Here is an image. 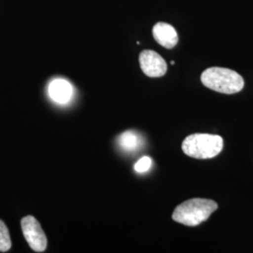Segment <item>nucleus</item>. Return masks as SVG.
I'll use <instances>...</instances> for the list:
<instances>
[{
	"instance_id": "f257e3e1",
	"label": "nucleus",
	"mask_w": 253,
	"mask_h": 253,
	"mask_svg": "<svg viewBox=\"0 0 253 253\" xmlns=\"http://www.w3.org/2000/svg\"><path fill=\"white\" fill-rule=\"evenodd\" d=\"M217 208L215 201L202 198L188 200L177 206L172 212V219L187 226H197L208 220Z\"/></svg>"
},
{
	"instance_id": "f03ea898",
	"label": "nucleus",
	"mask_w": 253,
	"mask_h": 253,
	"mask_svg": "<svg viewBox=\"0 0 253 253\" xmlns=\"http://www.w3.org/2000/svg\"><path fill=\"white\" fill-rule=\"evenodd\" d=\"M205 86L222 94H235L243 89L244 80L240 74L225 68L213 67L201 75Z\"/></svg>"
},
{
	"instance_id": "7ed1b4c3",
	"label": "nucleus",
	"mask_w": 253,
	"mask_h": 253,
	"mask_svg": "<svg viewBox=\"0 0 253 253\" xmlns=\"http://www.w3.org/2000/svg\"><path fill=\"white\" fill-rule=\"evenodd\" d=\"M223 148V139L218 135L195 133L187 136L182 143V150L187 156L206 160L217 156Z\"/></svg>"
},
{
	"instance_id": "20e7f679",
	"label": "nucleus",
	"mask_w": 253,
	"mask_h": 253,
	"mask_svg": "<svg viewBox=\"0 0 253 253\" xmlns=\"http://www.w3.org/2000/svg\"><path fill=\"white\" fill-rule=\"evenodd\" d=\"M21 226L30 248L36 253H43L47 248V238L40 222L32 216L23 217Z\"/></svg>"
},
{
	"instance_id": "39448f33",
	"label": "nucleus",
	"mask_w": 253,
	"mask_h": 253,
	"mask_svg": "<svg viewBox=\"0 0 253 253\" xmlns=\"http://www.w3.org/2000/svg\"><path fill=\"white\" fill-rule=\"evenodd\" d=\"M139 62L146 76L157 78L167 73V64L163 57L151 50L143 51L139 56Z\"/></svg>"
},
{
	"instance_id": "423d86ee",
	"label": "nucleus",
	"mask_w": 253,
	"mask_h": 253,
	"mask_svg": "<svg viewBox=\"0 0 253 253\" xmlns=\"http://www.w3.org/2000/svg\"><path fill=\"white\" fill-rule=\"evenodd\" d=\"M152 32L156 42L167 49H172L178 42V35L176 30L167 23H157L154 26Z\"/></svg>"
},
{
	"instance_id": "0eeeda50",
	"label": "nucleus",
	"mask_w": 253,
	"mask_h": 253,
	"mask_svg": "<svg viewBox=\"0 0 253 253\" xmlns=\"http://www.w3.org/2000/svg\"><path fill=\"white\" fill-rule=\"evenodd\" d=\"M48 90L51 99L58 104H67L73 98V85L64 79H54L51 82Z\"/></svg>"
},
{
	"instance_id": "6e6552de",
	"label": "nucleus",
	"mask_w": 253,
	"mask_h": 253,
	"mask_svg": "<svg viewBox=\"0 0 253 253\" xmlns=\"http://www.w3.org/2000/svg\"><path fill=\"white\" fill-rule=\"evenodd\" d=\"M118 144L126 151H134L141 145V139L135 131L127 130L119 136Z\"/></svg>"
},
{
	"instance_id": "1a4fd4ad",
	"label": "nucleus",
	"mask_w": 253,
	"mask_h": 253,
	"mask_svg": "<svg viewBox=\"0 0 253 253\" xmlns=\"http://www.w3.org/2000/svg\"><path fill=\"white\" fill-rule=\"evenodd\" d=\"M11 248V240L6 224L0 219V252L6 253Z\"/></svg>"
},
{
	"instance_id": "9d476101",
	"label": "nucleus",
	"mask_w": 253,
	"mask_h": 253,
	"mask_svg": "<svg viewBox=\"0 0 253 253\" xmlns=\"http://www.w3.org/2000/svg\"><path fill=\"white\" fill-rule=\"evenodd\" d=\"M151 165H152V160L149 157H144L137 162L134 166V170L140 173L147 172L151 168Z\"/></svg>"
}]
</instances>
